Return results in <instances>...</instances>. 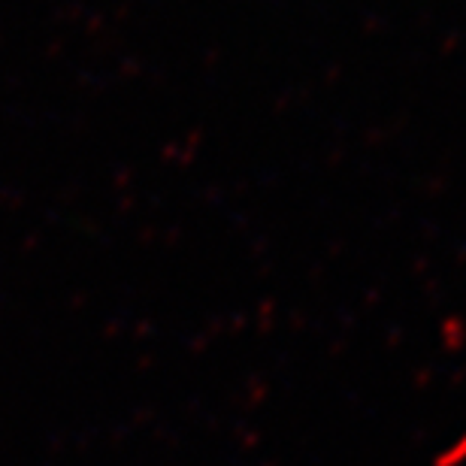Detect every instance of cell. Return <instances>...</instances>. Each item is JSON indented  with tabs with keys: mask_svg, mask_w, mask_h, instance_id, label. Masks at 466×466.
I'll return each instance as SVG.
<instances>
[]
</instances>
